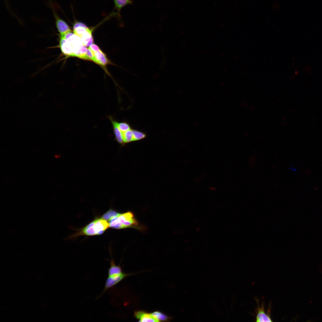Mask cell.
Instances as JSON below:
<instances>
[{
	"mask_svg": "<svg viewBox=\"0 0 322 322\" xmlns=\"http://www.w3.org/2000/svg\"><path fill=\"white\" fill-rule=\"evenodd\" d=\"M74 33L79 37L83 44L89 47L93 44L92 30L83 23L76 21L73 26Z\"/></svg>",
	"mask_w": 322,
	"mask_h": 322,
	"instance_id": "cell-3",
	"label": "cell"
},
{
	"mask_svg": "<svg viewBox=\"0 0 322 322\" xmlns=\"http://www.w3.org/2000/svg\"><path fill=\"white\" fill-rule=\"evenodd\" d=\"M131 275L123 272L120 274L108 276L106 280L104 289L101 294L97 298H99L109 289L113 287L126 277Z\"/></svg>",
	"mask_w": 322,
	"mask_h": 322,
	"instance_id": "cell-5",
	"label": "cell"
},
{
	"mask_svg": "<svg viewBox=\"0 0 322 322\" xmlns=\"http://www.w3.org/2000/svg\"><path fill=\"white\" fill-rule=\"evenodd\" d=\"M97 235L96 229L95 225V221H93L90 222L83 228L79 229L74 235L73 237L85 235L88 236H91Z\"/></svg>",
	"mask_w": 322,
	"mask_h": 322,
	"instance_id": "cell-8",
	"label": "cell"
},
{
	"mask_svg": "<svg viewBox=\"0 0 322 322\" xmlns=\"http://www.w3.org/2000/svg\"><path fill=\"white\" fill-rule=\"evenodd\" d=\"M123 137L124 145L133 142L132 129L123 132Z\"/></svg>",
	"mask_w": 322,
	"mask_h": 322,
	"instance_id": "cell-17",
	"label": "cell"
},
{
	"mask_svg": "<svg viewBox=\"0 0 322 322\" xmlns=\"http://www.w3.org/2000/svg\"><path fill=\"white\" fill-rule=\"evenodd\" d=\"M117 126L120 131L124 132L132 129L130 124L126 121L117 122Z\"/></svg>",
	"mask_w": 322,
	"mask_h": 322,
	"instance_id": "cell-18",
	"label": "cell"
},
{
	"mask_svg": "<svg viewBox=\"0 0 322 322\" xmlns=\"http://www.w3.org/2000/svg\"><path fill=\"white\" fill-rule=\"evenodd\" d=\"M107 117L112 124L115 140L122 145H125L123 139V133L120 130L117 126L118 121L114 119L110 115L108 116Z\"/></svg>",
	"mask_w": 322,
	"mask_h": 322,
	"instance_id": "cell-9",
	"label": "cell"
},
{
	"mask_svg": "<svg viewBox=\"0 0 322 322\" xmlns=\"http://www.w3.org/2000/svg\"><path fill=\"white\" fill-rule=\"evenodd\" d=\"M120 213L115 210L111 209L104 213L100 217L109 221L113 218L117 216Z\"/></svg>",
	"mask_w": 322,
	"mask_h": 322,
	"instance_id": "cell-14",
	"label": "cell"
},
{
	"mask_svg": "<svg viewBox=\"0 0 322 322\" xmlns=\"http://www.w3.org/2000/svg\"><path fill=\"white\" fill-rule=\"evenodd\" d=\"M109 227L120 229L127 228L139 229V223L133 213L128 211L120 213L117 216L109 221Z\"/></svg>",
	"mask_w": 322,
	"mask_h": 322,
	"instance_id": "cell-2",
	"label": "cell"
},
{
	"mask_svg": "<svg viewBox=\"0 0 322 322\" xmlns=\"http://www.w3.org/2000/svg\"><path fill=\"white\" fill-rule=\"evenodd\" d=\"M54 13L55 24L59 36H62L66 33L72 32L68 25L64 20L61 18L55 12Z\"/></svg>",
	"mask_w": 322,
	"mask_h": 322,
	"instance_id": "cell-7",
	"label": "cell"
},
{
	"mask_svg": "<svg viewBox=\"0 0 322 322\" xmlns=\"http://www.w3.org/2000/svg\"><path fill=\"white\" fill-rule=\"evenodd\" d=\"M94 220L97 235L103 234L109 227V223L100 217L96 218Z\"/></svg>",
	"mask_w": 322,
	"mask_h": 322,
	"instance_id": "cell-11",
	"label": "cell"
},
{
	"mask_svg": "<svg viewBox=\"0 0 322 322\" xmlns=\"http://www.w3.org/2000/svg\"><path fill=\"white\" fill-rule=\"evenodd\" d=\"M89 48L92 51L93 56V61L103 66H105L109 61L106 55L96 44H92Z\"/></svg>",
	"mask_w": 322,
	"mask_h": 322,
	"instance_id": "cell-4",
	"label": "cell"
},
{
	"mask_svg": "<svg viewBox=\"0 0 322 322\" xmlns=\"http://www.w3.org/2000/svg\"><path fill=\"white\" fill-rule=\"evenodd\" d=\"M122 268L120 265H117L114 260L112 258L110 262V267L108 270V276H111L122 273Z\"/></svg>",
	"mask_w": 322,
	"mask_h": 322,
	"instance_id": "cell-12",
	"label": "cell"
},
{
	"mask_svg": "<svg viewBox=\"0 0 322 322\" xmlns=\"http://www.w3.org/2000/svg\"><path fill=\"white\" fill-rule=\"evenodd\" d=\"M257 304V307L256 309V322H272V321L271 318L270 312L267 313L265 312L264 303L262 302L261 305L258 304V300L256 299Z\"/></svg>",
	"mask_w": 322,
	"mask_h": 322,
	"instance_id": "cell-6",
	"label": "cell"
},
{
	"mask_svg": "<svg viewBox=\"0 0 322 322\" xmlns=\"http://www.w3.org/2000/svg\"><path fill=\"white\" fill-rule=\"evenodd\" d=\"M59 47L62 53L69 57H75L91 60V51L83 43L80 38L72 32L59 36Z\"/></svg>",
	"mask_w": 322,
	"mask_h": 322,
	"instance_id": "cell-1",
	"label": "cell"
},
{
	"mask_svg": "<svg viewBox=\"0 0 322 322\" xmlns=\"http://www.w3.org/2000/svg\"><path fill=\"white\" fill-rule=\"evenodd\" d=\"M115 8L117 10V15L120 17V12L121 9L126 5L132 3V0H114Z\"/></svg>",
	"mask_w": 322,
	"mask_h": 322,
	"instance_id": "cell-13",
	"label": "cell"
},
{
	"mask_svg": "<svg viewBox=\"0 0 322 322\" xmlns=\"http://www.w3.org/2000/svg\"><path fill=\"white\" fill-rule=\"evenodd\" d=\"M151 314L159 321H168L171 318L166 315L159 311H155Z\"/></svg>",
	"mask_w": 322,
	"mask_h": 322,
	"instance_id": "cell-16",
	"label": "cell"
},
{
	"mask_svg": "<svg viewBox=\"0 0 322 322\" xmlns=\"http://www.w3.org/2000/svg\"><path fill=\"white\" fill-rule=\"evenodd\" d=\"M132 132L133 142L142 140L147 137L146 134L141 131L132 129Z\"/></svg>",
	"mask_w": 322,
	"mask_h": 322,
	"instance_id": "cell-15",
	"label": "cell"
},
{
	"mask_svg": "<svg viewBox=\"0 0 322 322\" xmlns=\"http://www.w3.org/2000/svg\"><path fill=\"white\" fill-rule=\"evenodd\" d=\"M134 316L140 322H159L151 313L143 310L136 311Z\"/></svg>",
	"mask_w": 322,
	"mask_h": 322,
	"instance_id": "cell-10",
	"label": "cell"
}]
</instances>
